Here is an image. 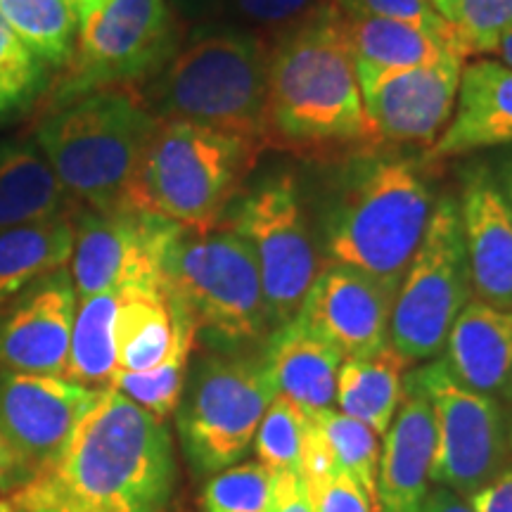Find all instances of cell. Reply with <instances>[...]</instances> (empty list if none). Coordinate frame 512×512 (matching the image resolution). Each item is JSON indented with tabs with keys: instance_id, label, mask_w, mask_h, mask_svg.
<instances>
[{
	"instance_id": "cell-1",
	"label": "cell",
	"mask_w": 512,
	"mask_h": 512,
	"mask_svg": "<svg viewBox=\"0 0 512 512\" xmlns=\"http://www.w3.org/2000/svg\"><path fill=\"white\" fill-rule=\"evenodd\" d=\"M176 489L166 420L105 387L60 456L10 491V503L17 512H171Z\"/></svg>"
},
{
	"instance_id": "cell-2",
	"label": "cell",
	"mask_w": 512,
	"mask_h": 512,
	"mask_svg": "<svg viewBox=\"0 0 512 512\" xmlns=\"http://www.w3.org/2000/svg\"><path fill=\"white\" fill-rule=\"evenodd\" d=\"M266 147L316 164H339L384 147L363 107L332 0L273 46Z\"/></svg>"
},
{
	"instance_id": "cell-3",
	"label": "cell",
	"mask_w": 512,
	"mask_h": 512,
	"mask_svg": "<svg viewBox=\"0 0 512 512\" xmlns=\"http://www.w3.org/2000/svg\"><path fill=\"white\" fill-rule=\"evenodd\" d=\"M337 166L320 221L325 254L330 264L356 268L399 292L430 223V185L418 164L382 147Z\"/></svg>"
},
{
	"instance_id": "cell-4",
	"label": "cell",
	"mask_w": 512,
	"mask_h": 512,
	"mask_svg": "<svg viewBox=\"0 0 512 512\" xmlns=\"http://www.w3.org/2000/svg\"><path fill=\"white\" fill-rule=\"evenodd\" d=\"M159 117L126 88L67 102L36 140L69 197L93 211H128V192Z\"/></svg>"
},
{
	"instance_id": "cell-5",
	"label": "cell",
	"mask_w": 512,
	"mask_h": 512,
	"mask_svg": "<svg viewBox=\"0 0 512 512\" xmlns=\"http://www.w3.org/2000/svg\"><path fill=\"white\" fill-rule=\"evenodd\" d=\"M264 147L183 119H159L128 192V209L183 228L219 226Z\"/></svg>"
},
{
	"instance_id": "cell-6",
	"label": "cell",
	"mask_w": 512,
	"mask_h": 512,
	"mask_svg": "<svg viewBox=\"0 0 512 512\" xmlns=\"http://www.w3.org/2000/svg\"><path fill=\"white\" fill-rule=\"evenodd\" d=\"M162 285L209 349L242 351L273 332L252 249L221 223L178 230L164 252Z\"/></svg>"
},
{
	"instance_id": "cell-7",
	"label": "cell",
	"mask_w": 512,
	"mask_h": 512,
	"mask_svg": "<svg viewBox=\"0 0 512 512\" xmlns=\"http://www.w3.org/2000/svg\"><path fill=\"white\" fill-rule=\"evenodd\" d=\"M271 53L266 38L211 31L181 50L157 86L159 119H183L266 150Z\"/></svg>"
},
{
	"instance_id": "cell-8",
	"label": "cell",
	"mask_w": 512,
	"mask_h": 512,
	"mask_svg": "<svg viewBox=\"0 0 512 512\" xmlns=\"http://www.w3.org/2000/svg\"><path fill=\"white\" fill-rule=\"evenodd\" d=\"M275 396L278 387L261 354L207 349L190 356L174 413L192 475L211 477L240 463Z\"/></svg>"
},
{
	"instance_id": "cell-9",
	"label": "cell",
	"mask_w": 512,
	"mask_h": 512,
	"mask_svg": "<svg viewBox=\"0 0 512 512\" xmlns=\"http://www.w3.org/2000/svg\"><path fill=\"white\" fill-rule=\"evenodd\" d=\"M472 297L460 207L446 195L434 204L425 238L403 273L389 320V347L406 363L434 358Z\"/></svg>"
},
{
	"instance_id": "cell-10",
	"label": "cell",
	"mask_w": 512,
	"mask_h": 512,
	"mask_svg": "<svg viewBox=\"0 0 512 512\" xmlns=\"http://www.w3.org/2000/svg\"><path fill=\"white\" fill-rule=\"evenodd\" d=\"M176 50L166 0H98L79 19V36L57 100L128 88L159 72Z\"/></svg>"
},
{
	"instance_id": "cell-11",
	"label": "cell",
	"mask_w": 512,
	"mask_h": 512,
	"mask_svg": "<svg viewBox=\"0 0 512 512\" xmlns=\"http://www.w3.org/2000/svg\"><path fill=\"white\" fill-rule=\"evenodd\" d=\"M432 403L434 458L430 482L470 498L508 467V413L501 401L465 387L444 361L408 375Z\"/></svg>"
},
{
	"instance_id": "cell-12",
	"label": "cell",
	"mask_w": 512,
	"mask_h": 512,
	"mask_svg": "<svg viewBox=\"0 0 512 512\" xmlns=\"http://www.w3.org/2000/svg\"><path fill=\"white\" fill-rule=\"evenodd\" d=\"M228 228L252 249L273 330L297 316L320 266L297 178L278 174L256 185L230 214Z\"/></svg>"
},
{
	"instance_id": "cell-13",
	"label": "cell",
	"mask_w": 512,
	"mask_h": 512,
	"mask_svg": "<svg viewBox=\"0 0 512 512\" xmlns=\"http://www.w3.org/2000/svg\"><path fill=\"white\" fill-rule=\"evenodd\" d=\"M181 228L145 211H79L69 259L79 299L162 283L164 252Z\"/></svg>"
},
{
	"instance_id": "cell-14",
	"label": "cell",
	"mask_w": 512,
	"mask_h": 512,
	"mask_svg": "<svg viewBox=\"0 0 512 512\" xmlns=\"http://www.w3.org/2000/svg\"><path fill=\"white\" fill-rule=\"evenodd\" d=\"M100 394L62 375L0 370V434L15 472L12 491L60 456Z\"/></svg>"
},
{
	"instance_id": "cell-15",
	"label": "cell",
	"mask_w": 512,
	"mask_h": 512,
	"mask_svg": "<svg viewBox=\"0 0 512 512\" xmlns=\"http://www.w3.org/2000/svg\"><path fill=\"white\" fill-rule=\"evenodd\" d=\"M460 57L427 67L354 69L361 100L382 145H427L439 138L456 107Z\"/></svg>"
},
{
	"instance_id": "cell-16",
	"label": "cell",
	"mask_w": 512,
	"mask_h": 512,
	"mask_svg": "<svg viewBox=\"0 0 512 512\" xmlns=\"http://www.w3.org/2000/svg\"><path fill=\"white\" fill-rule=\"evenodd\" d=\"M76 304L79 294L67 268L0 302V370L64 375Z\"/></svg>"
},
{
	"instance_id": "cell-17",
	"label": "cell",
	"mask_w": 512,
	"mask_h": 512,
	"mask_svg": "<svg viewBox=\"0 0 512 512\" xmlns=\"http://www.w3.org/2000/svg\"><path fill=\"white\" fill-rule=\"evenodd\" d=\"M394 299L396 292L370 275L330 264L318 271L294 320L342 358H361L389 344Z\"/></svg>"
},
{
	"instance_id": "cell-18",
	"label": "cell",
	"mask_w": 512,
	"mask_h": 512,
	"mask_svg": "<svg viewBox=\"0 0 512 512\" xmlns=\"http://www.w3.org/2000/svg\"><path fill=\"white\" fill-rule=\"evenodd\" d=\"M458 207L475 297L512 311V207L486 166L465 176Z\"/></svg>"
},
{
	"instance_id": "cell-19",
	"label": "cell",
	"mask_w": 512,
	"mask_h": 512,
	"mask_svg": "<svg viewBox=\"0 0 512 512\" xmlns=\"http://www.w3.org/2000/svg\"><path fill=\"white\" fill-rule=\"evenodd\" d=\"M434 458V415L427 394L403 382V399L384 432L377 467V512H420L430 491Z\"/></svg>"
},
{
	"instance_id": "cell-20",
	"label": "cell",
	"mask_w": 512,
	"mask_h": 512,
	"mask_svg": "<svg viewBox=\"0 0 512 512\" xmlns=\"http://www.w3.org/2000/svg\"><path fill=\"white\" fill-rule=\"evenodd\" d=\"M512 145V69L498 60L463 64L453 119L427 150L430 162Z\"/></svg>"
},
{
	"instance_id": "cell-21",
	"label": "cell",
	"mask_w": 512,
	"mask_h": 512,
	"mask_svg": "<svg viewBox=\"0 0 512 512\" xmlns=\"http://www.w3.org/2000/svg\"><path fill=\"white\" fill-rule=\"evenodd\" d=\"M444 349L456 380L505 403L512 389V311L472 297L448 330Z\"/></svg>"
},
{
	"instance_id": "cell-22",
	"label": "cell",
	"mask_w": 512,
	"mask_h": 512,
	"mask_svg": "<svg viewBox=\"0 0 512 512\" xmlns=\"http://www.w3.org/2000/svg\"><path fill=\"white\" fill-rule=\"evenodd\" d=\"M264 356L278 394L297 403L306 415L332 408L342 354L311 335L297 320H287L266 337Z\"/></svg>"
},
{
	"instance_id": "cell-23",
	"label": "cell",
	"mask_w": 512,
	"mask_h": 512,
	"mask_svg": "<svg viewBox=\"0 0 512 512\" xmlns=\"http://www.w3.org/2000/svg\"><path fill=\"white\" fill-rule=\"evenodd\" d=\"M185 318L188 311L162 283L119 290L117 370L145 373L164 363Z\"/></svg>"
},
{
	"instance_id": "cell-24",
	"label": "cell",
	"mask_w": 512,
	"mask_h": 512,
	"mask_svg": "<svg viewBox=\"0 0 512 512\" xmlns=\"http://www.w3.org/2000/svg\"><path fill=\"white\" fill-rule=\"evenodd\" d=\"M69 192L34 145L0 150V230L69 214Z\"/></svg>"
},
{
	"instance_id": "cell-25",
	"label": "cell",
	"mask_w": 512,
	"mask_h": 512,
	"mask_svg": "<svg viewBox=\"0 0 512 512\" xmlns=\"http://www.w3.org/2000/svg\"><path fill=\"white\" fill-rule=\"evenodd\" d=\"M403 368L406 361L389 344L377 354L344 358L337 373V408L384 437L403 399Z\"/></svg>"
},
{
	"instance_id": "cell-26",
	"label": "cell",
	"mask_w": 512,
	"mask_h": 512,
	"mask_svg": "<svg viewBox=\"0 0 512 512\" xmlns=\"http://www.w3.org/2000/svg\"><path fill=\"white\" fill-rule=\"evenodd\" d=\"M72 252V214L0 230V302L43 275L67 266Z\"/></svg>"
},
{
	"instance_id": "cell-27",
	"label": "cell",
	"mask_w": 512,
	"mask_h": 512,
	"mask_svg": "<svg viewBox=\"0 0 512 512\" xmlns=\"http://www.w3.org/2000/svg\"><path fill=\"white\" fill-rule=\"evenodd\" d=\"M337 10V8H335ZM339 15L344 43H347L354 69H408L427 67L448 57H456L437 38L425 31L392 22V19Z\"/></svg>"
},
{
	"instance_id": "cell-28",
	"label": "cell",
	"mask_w": 512,
	"mask_h": 512,
	"mask_svg": "<svg viewBox=\"0 0 512 512\" xmlns=\"http://www.w3.org/2000/svg\"><path fill=\"white\" fill-rule=\"evenodd\" d=\"M119 292H100L76 304L64 375L67 380L105 389L117 373Z\"/></svg>"
},
{
	"instance_id": "cell-29",
	"label": "cell",
	"mask_w": 512,
	"mask_h": 512,
	"mask_svg": "<svg viewBox=\"0 0 512 512\" xmlns=\"http://www.w3.org/2000/svg\"><path fill=\"white\" fill-rule=\"evenodd\" d=\"M0 15L50 67H67L79 36L74 0H0Z\"/></svg>"
},
{
	"instance_id": "cell-30",
	"label": "cell",
	"mask_w": 512,
	"mask_h": 512,
	"mask_svg": "<svg viewBox=\"0 0 512 512\" xmlns=\"http://www.w3.org/2000/svg\"><path fill=\"white\" fill-rule=\"evenodd\" d=\"M195 342L197 328L188 316L183 320L174 349H171V354L164 358V363H159V366L152 370H145V373H126V370H117L110 387L124 394L126 399L138 403L145 411L166 420L176 411L178 399H181Z\"/></svg>"
},
{
	"instance_id": "cell-31",
	"label": "cell",
	"mask_w": 512,
	"mask_h": 512,
	"mask_svg": "<svg viewBox=\"0 0 512 512\" xmlns=\"http://www.w3.org/2000/svg\"><path fill=\"white\" fill-rule=\"evenodd\" d=\"M316 430L328 441L332 456L344 472H349L363 489L377 501V467H380V444L377 434L363 425L361 420L351 418L339 408L309 415Z\"/></svg>"
},
{
	"instance_id": "cell-32",
	"label": "cell",
	"mask_w": 512,
	"mask_h": 512,
	"mask_svg": "<svg viewBox=\"0 0 512 512\" xmlns=\"http://www.w3.org/2000/svg\"><path fill=\"white\" fill-rule=\"evenodd\" d=\"M278 475L259 460L235 463L207 479L202 512H268L275 498Z\"/></svg>"
},
{
	"instance_id": "cell-33",
	"label": "cell",
	"mask_w": 512,
	"mask_h": 512,
	"mask_svg": "<svg viewBox=\"0 0 512 512\" xmlns=\"http://www.w3.org/2000/svg\"><path fill=\"white\" fill-rule=\"evenodd\" d=\"M306 422H309V415L297 403L283 394L275 396L259 422V430H256V460L275 475H285V472H297L299 475Z\"/></svg>"
},
{
	"instance_id": "cell-34",
	"label": "cell",
	"mask_w": 512,
	"mask_h": 512,
	"mask_svg": "<svg viewBox=\"0 0 512 512\" xmlns=\"http://www.w3.org/2000/svg\"><path fill=\"white\" fill-rule=\"evenodd\" d=\"M46 67L0 15V114L36 98L46 83Z\"/></svg>"
},
{
	"instance_id": "cell-35",
	"label": "cell",
	"mask_w": 512,
	"mask_h": 512,
	"mask_svg": "<svg viewBox=\"0 0 512 512\" xmlns=\"http://www.w3.org/2000/svg\"><path fill=\"white\" fill-rule=\"evenodd\" d=\"M332 5L342 15L392 19V22H401L425 31V34L437 38L441 46H446L453 55L465 60L458 43L456 27L446 22L427 0H332Z\"/></svg>"
},
{
	"instance_id": "cell-36",
	"label": "cell",
	"mask_w": 512,
	"mask_h": 512,
	"mask_svg": "<svg viewBox=\"0 0 512 512\" xmlns=\"http://www.w3.org/2000/svg\"><path fill=\"white\" fill-rule=\"evenodd\" d=\"M453 27L465 60L491 55L505 31L512 29V0H458Z\"/></svg>"
},
{
	"instance_id": "cell-37",
	"label": "cell",
	"mask_w": 512,
	"mask_h": 512,
	"mask_svg": "<svg viewBox=\"0 0 512 512\" xmlns=\"http://www.w3.org/2000/svg\"><path fill=\"white\" fill-rule=\"evenodd\" d=\"M238 15L266 36L285 38L311 22L330 0H233Z\"/></svg>"
},
{
	"instance_id": "cell-38",
	"label": "cell",
	"mask_w": 512,
	"mask_h": 512,
	"mask_svg": "<svg viewBox=\"0 0 512 512\" xmlns=\"http://www.w3.org/2000/svg\"><path fill=\"white\" fill-rule=\"evenodd\" d=\"M304 491L313 512H377L375 498L344 470L304 484Z\"/></svg>"
},
{
	"instance_id": "cell-39",
	"label": "cell",
	"mask_w": 512,
	"mask_h": 512,
	"mask_svg": "<svg viewBox=\"0 0 512 512\" xmlns=\"http://www.w3.org/2000/svg\"><path fill=\"white\" fill-rule=\"evenodd\" d=\"M470 503L475 512H512V467L472 494Z\"/></svg>"
},
{
	"instance_id": "cell-40",
	"label": "cell",
	"mask_w": 512,
	"mask_h": 512,
	"mask_svg": "<svg viewBox=\"0 0 512 512\" xmlns=\"http://www.w3.org/2000/svg\"><path fill=\"white\" fill-rule=\"evenodd\" d=\"M268 512H313L309 496H306L302 479L297 472H285L278 475V484H275V498Z\"/></svg>"
},
{
	"instance_id": "cell-41",
	"label": "cell",
	"mask_w": 512,
	"mask_h": 512,
	"mask_svg": "<svg viewBox=\"0 0 512 512\" xmlns=\"http://www.w3.org/2000/svg\"><path fill=\"white\" fill-rule=\"evenodd\" d=\"M420 512H475V508H472L470 498L460 496L446 486H437V489L427 491Z\"/></svg>"
},
{
	"instance_id": "cell-42",
	"label": "cell",
	"mask_w": 512,
	"mask_h": 512,
	"mask_svg": "<svg viewBox=\"0 0 512 512\" xmlns=\"http://www.w3.org/2000/svg\"><path fill=\"white\" fill-rule=\"evenodd\" d=\"M15 486V472H12V460L5 446L3 434H0V491H12Z\"/></svg>"
},
{
	"instance_id": "cell-43",
	"label": "cell",
	"mask_w": 512,
	"mask_h": 512,
	"mask_svg": "<svg viewBox=\"0 0 512 512\" xmlns=\"http://www.w3.org/2000/svg\"><path fill=\"white\" fill-rule=\"evenodd\" d=\"M491 55H498V62H503L505 67L512 69V29L505 31L501 36V41H498L496 50Z\"/></svg>"
},
{
	"instance_id": "cell-44",
	"label": "cell",
	"mask_w": 512,
	"mask_h": 512,
	"mask_svg": "<svg viewBox=\"0 0 512 512\" xmlns=\"http://www.w3.org/2000/svg\"><path fill=\"white\" fill-rule=\"evenodd\" d=\"M427 3L432 5L434 10L439 12L441 17L446 19V22H456V15H458V0H427Z\"/></svg>"
},
{
	"instance_id": "cell-45",
	"label": "cell",
	"mask_w": 512,
	"mask_h": 512,
	"mask_svg": "<svg viewBox=\"0 0 512 512\" xmlns=\"http://www.w3.org/2000/svg\"><path fill=\"white\" fill-rule=\"evenodd\" d=\"M501 188L505 192V197H508L510 207H512V159L508 164L503 166V174H501Z\"/></svg>"
},
{
	"instance_id": "cell-46",
	"label": "cell",
	"mask_w": 512,
	"mask_h": 512,
	"mask_svg": "<svg viewBox=\"0 0 512 512\" xmlns=\"http://www.w3.org/2000/svg\"><path fill=\"white\" fill-rule=\"evenodd\" d=\"M505 413H508V439H510V456H512V389L508 394V399H505Z\"/></svg>"
},
{
	"instance_id": "cell-47",
	"label": "cell",
	"mask_w": 512,
	"mask_h": 512,
	"mask_svg": "<svg viewBox=\"0 0 512 512\" xmlns=\"http://www.w3.org/2000/svg\"><path fill=\"white\" fill-rule=\"evenodd\" d=\"M95 3H98V0H74L76 10H79V19H81V15H83V12H86V10H91Z\"/></svg>"
},
{
	"instance_id": "cell-48",
	"label": "cell",
	"mask_w": 512,
	"mask_h": 512,
	"mask_svg": "<svg viewBox=\"0 0 512 512\" xmlns=\"http://www.w3.org/2000/svg\"><path fill=\"white\" fill-rule=\"evenodd\" d=\"M0 512H17L15 505L10 503V498H0Z\"/></svg>"
},
{
	"instance_id": "cell-49",
	"label": "cell",
	"mask_w": 512,
	"mask_h": 512,
	"mask_svg": "<svg viewBox=\"0 0 512 512\" xmlns=\"http://www.w3.org/2000/svg\"><path fill=\"white\" fill-rule=\"evenodd\" d=\"M0 150H3V145H0Z\"/></svg>"
}]
</instances>
